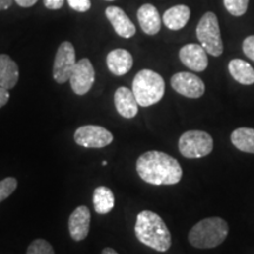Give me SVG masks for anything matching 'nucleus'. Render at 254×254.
Returning a JSON list of instances; mask_svg holds the SVG:
<instances>
[{"instance_id": "nucleus-1", "label": "nucleus", "mask_w": 254, "mask_h": 254, "mask_svg": "<svg viewBox=\"0 0 254 254\" xmlns=\"http://www.w3.org/2000/svg\"><path fill=\"white\" fill-rule=\"evenodd\" d=\"M136 172L144 182L151 185H176L183 177L179 161L159 151L141 154L136 160Z\"/></svg>"}, {"instance_id": "nucleus-2", "label": "nucleus", "mask_w": 254, "mask_h": 254, "mask_svg": "<svg viewBox=\"0 0 254 254\" xmlns=\"http://www.w3.org/2000/svg\"><path fill=\"white\" fill-rule=\"evenodd\" d=\"M135 237L140 243L158 252H166L172 245L170 230L160 215L152 211H142L136 215Z\"/></svg>"}, {"instance_id": "nucleus-3", "label": "nucleus", "mask_w": 254, "mask_h": 254, "mask_svg": "<svg viewBox=\"0 0 254 254\" xmlns=\"http://www.w3.org/2000/svg\"><path fill=\"white\" fill-rule=\"evenodd\" d=\"M228 234V224L219 217L200 220L190 228V244L195 249H214L222 244Z\"/></svg>"}, {"instance_id": "nucleus-4", "label": "nucleus", "mask_w": 254, "mask_h": 254, "mask_svg": "<svg viewBox=\"0 0 254 254\" xmlns=\"http://www.w3.org/2000/svg\"><path fill=\"white\" fill-rule=\"evenodd\" d=\"M132 91L139 106H152L163 99L165 81L159 73L147 68L141 69L133 79Z\"/></svg>"}, {"instance_id": "nucleus-5", "label": "nucleus", "mask_w": 254, "mask_h": 254, "mask_svg": "<svg viewBox=\"0 0 254 254\" xmlns=\"http://www.w3.org/2000/svg\"><path fill=\"white\" fill-rule=\"evenodd\" d=\"M196 38L200 45L204 47L208 55L213 57L222 55L224 44H222L218 17L213 12H206L200 19L196 26Z\"/></svg>"}, {"instance_id": "nucleus-6", "label": "nucleus", "mask_w": 254, "mask_h": 254, "mask_svg": "<svg viewBox=\"0 0 254 254\" xmlns=\"http://www.w3.org/2000/svg\"><path fill=\"white\" fill-rule=\"evenodd\" d=\"M178 147L185 158H204L213 150V138L204 131H187L180 136Z\"/></svg>"}, {"instance_id": "nucleus-7", "label": "nucleus", "mask_w": 254, "mask_h": 254, "mask_svg": "<svg viewBox=\"0 0 254 254\" xmlns=\"http://www.w3.org/2000/svg\"><path fill=\"white\" fill-rule=\"evenodd\" d=\"M75 64L77 60H75L74 46L69 41H64L60 44L56 53L55 64H53V79L58 84H65L69 80Z\"/></svg>"}, {"instance_id": "nucleus-8", "label": "nucleus", "mask_w": 254, "mask_h": 254, "mask_svg": "<svg viewBox=\"0 0 254 254\" xmlns=\"http://www.w3.org/2000/svg\"><path fill=\"white\" fill-rule=\"evenodd\" d=\"M74 141L86 148H103L113 141V134L103 126L85 125L75 131Z\"/></svg>"}, {"instance_id": "nucleus-9", "label": "nucleus", "mask_w": 254, "mask_h": 254, "mask_svg": "<svg viewBox=\"0 0 254 254\" xmlns=\"http://www.w3.org/2000/svg\"><path fill=\"white\" fill-rule=\"evenodd\" d=\"M94 79V67L90 59H80L75 64L71 77H69V84H71L72 91L77 95H85L93 86Z\"/></svg>"}, {"instance_id": "nucleus-10", "label": "nucleus", "mask_w": 254, "mask_h": 254, "mask_svg": "<svg viewBox=\"0 0 254 254\" xmlns=\"http://www.w3.org/2000/svg\"><path fill=\"white\" fill-rule=\"evenodd\" d=\"M171 86L177 93L190 99H198L205 93V84L198 75L190 72L176 73L171 78Z\"/></svg>"}, {"instance_id": "nucleus-11", "label": "nucleus", "mask_w": 254, "mask_h": 254, "mask_svg": "<svg viewBox=\"0 0 254 254\" xmlns=\"http://www.w3.org/2000/svg\"><path fill=\"white\" fill-rule=\"evenodd\" d=\"M179 58L186 67L194 72H202L207 68V52L199 44H187L183 46L179 51Z\"/></svg>"}, {"instance_id": "nucleus-12", "label": "nucleus", "mask_w": 254, "mask_h": 254, "mask_svg": "<svg viewBox=\"0 0 254 254\" xmlns=\"http://www.w3.org/2000/svg\"><path fill=\"white\" fill-rule=\"evenodd\" d=\"M91 212L86 206H79L72 212L68 219L69 236L73 240L81 241L86 239L90 232Z\"/></svg>"}, {"instance_id": "nucleus-13", "label": "nucleus", "mask_w": 254, "mask_h": 254, "mask_svg": "<svg viewBox=\"0 0 254 254\" xmlns=\"http://www.w3.org/2000/svg\"><path fill=\"white\" fill-rule=\"evenodd\" d=\"M105 14L119 37L128 39L134 36L136 32L135 25L132 23L131 19L128 18V15L125 13L123 8L118 6H110L105 11Z\"/></svg>"}, {"instance_id": "nucleus-14", "label": "nucleus", "mask_w": 254, "mask_h": 254, "mask_svg": "<svg viewBox=\"0 0 254 254\" xmlns=\"http://www.w3.org/2000/svg\"><path fill=\"white\" fill-rule=\"evenodd\" d=\"M114 105L120 116L126 119H132L138 114V101H136L133 91L125 86L117 88L114 93Z\"/></svg>"}, {"instance_id": "nucleus-15", "label": "nucleus", "mask_w": 254, "mask_h": 254, "mask_svg": "<svg viewBox=\"0 0 254 254\" xmlns=\"http://www.w3.org/2000/svg\"><path fill=\"white\" fill-rule=\"evenodd\" d=\"M139 25L144 33L148 36H155L160 32L161 18L158 9L152 4H144L136 12Z\"/></svg>"}, {"instance_id": "nucleus-16", "label": "nucleus", "mask_w": 254, "mask_h": 254, "mask_svg": "<svg viewBox=\"0 0 254 254\" xmlns=\"http://www.w3.org/2000/svg\"><path fill=\"white\" fill-rule=\"evenodd\" d=\"M107 68L114 75H125L131 71L133 66V57L127 50L116 49L107 55L106 58Z\"/></svg>"}, {"instance_id": "nucleus-17", "label": "nucleus", "mask_w": 254, "mask_h": 254, "mask_svg": "<svg viewBox=\"0 0 254 254\" xmlns=\"http://www.w3.org/2000/svg\"><path fill=\"white\" fill-rule=\"evenodd\" d=\"M190 17V9L186 5H176L165 11L163 15V23L168 30L179 31L189 23Z\"/></svg>"}, {"instance_id": "nucleus-18", "label": "nucleus", "mask_w": 254, "mask_h": 254, "mask_svg": "<svg viewBox=\"0 0 254 254\" xmlns=\"http://www.w3.org/2000/svg\"><path fill=\"white\" fill-rule=\"evenodd\" d=\"M19 80L17 63L7 55H0V87L11 90Z\"/></svg>"}, {"instance_id": "nucleus-19", "label": "nucleus", "mask_w": 254, "mask_h": 254, "mask_svg": "<svg viewBox=\"0 0 254 254\" xmlns=\"http://www.w3.org/2000/svg\"><path fill=\"white\" fill-rule=\"evenodd\" d=\"M228 71L234 80L241 85L254 84V68L245 60L232 59L228 64Z\"/></svg>"}, {"instance_id": "nucleus-20", "label": "nucleus", "mask_w": 254, "mask_h": 254, "mask_svg": "<svg viewBox=\"0 0 254 254\" xmlns=\"http://www.w3.org/2000/svg\"><path fill=\"white\" fill-rule=\"evenodd\" d=\"M116 204L113 192L109 187L99 186L93 192V206L98 214H107L112 211Z\"/></svg>"}, {"instance_id": "nucleus-21", "label": "nucleus", "mask_w": 254, "mask_h": 254, "mask_svg": "<svg viewBox=\"0 0 254 254\" xmlns=\"http://www.w3.org/2000/svg\"><path fill=\"white\" fill-rule=\"evenodd\" d=\"M231 141L238 150L254 154V128L239 127L231 134Z\"/></svg>"}, {"instance_id": "nucleus-22", "label": "nucleus", "mask_w": 254, "mask_h": 254, "mask_svg": "<svg viewBox=\"0 0 254 254\" xmlns=\"http://www.w3.org/2000/svg\"><path fill=\"white\" fill-rule=\"evenodd\" d=\"M250 0H224L225 8L234 17H241L246 13Z\"/></svg>"}, {"instance_id": "nucleus-23", "label": "nucleus", "mask_w": 254, "mask_h": 254, "mask_svg": "<svg viewBox=\"0 0 254 254\" xmlns=\"http://www.w3.org/2000/svg\"><path fill=\"white\" fill-rule=\"evenodd\" d=\"M26 254H55V250L47 240L36 239L28 246Z\"/></svg>"}, {"instance_id": "nucleus-24", "label": "nucleus", "mask_w": 254, "mask_h": 254, "mask_svg": "<svg viewBox=\"0 0 254 254\" xmlns=\"http://www.w3.org/2000/svg\"><path fill=\"white\" fill-rule=\"evenodd\" d=\"M18 186V182L15 178L8 177L0 182V202L7 199L14 192Z\"/></svg>"}, {"instance_id": "nucleus-25", "label": "nucleus", "mask_w": 254, "mask_h": 254, "mask_svg": "<svg viewBox=\"0 0 254 254\" xmlns=\"http://www.w3.org/2000/svg\"><path fill=\"white\" fill-rule=\"evenodd\" d=\"M67 2L72 9L77 12H81V13L87 12L92 6L91 0H67Z\"/></svg>"}, {"instance_id": "nucleus-26", "label": "nucleus", "mask_w": 254, "mask_h": 254, "mask_svg": "<svg viewBox=\"0 0 254 254\" xmlns=\"http://www.w3.org/2000/svg\"><path fill=\"white\" fill-rule=\"evenodd\" d=\"M243 51L246 57L254 62V36L247 37L243 43Z\"/></svg>"}, {"instance_id": "nucleus-27", "label": "nucleus", "mask_w": 254, "mask_h": 254, "mask_svg": "<svg viewBox=\"0 0 254 254\" xmlns=\"http://www.w3.org/2000/svg\"><path fill=\"white\" fill-rule=\"evenodd\" d=\"M64 1L65 0H44V5L47 9H52V11H56V9H60L63 7Z\"/></svg>"}, {"instance_id": "nucleus-28", "label": "nucleus", "mask_w": 254, "mask_h": 254, "mask_svg": "<svg viewBox=\"0 0 254 254\" xmlns=\"http://www.w3.org/2000/svg\"><path fill=\"white\" fill-rule=\"evenodd\" d=\"M9 100V93L8 90H6L4 87H0V109L4 107Z\"/></svg>"}, {"instance_id": "nucleus-29", "label": "nucleus", "mask_w": 254, "mask_h": 254, "mask_svg": "<svg viewBox=\"0 0 254 254\" xmlns=\"http://www.w3.org/2000/svg\"><path fill=\"white\" fill-rule=\"evenodd\" d=\"M15 2L21 7H32L37 4L38 0H15Z\"/></svg>"}, {"instance_id": "nucleus-30", "label": "nucleus", "mask_w": 254, "mask_h": 254, "mask_svg": "<svg viewBox=\"0 0 254 254\" xmlns=\"http://www.w3.org/2000/svg\"><path fill=\"white\" fill-rule=\"evenodd\" d=\"M13 4V0H0V11H5Z\"/></svg>"}, {"instance_id": "nucleus-31", "label": "nucleus", "mask_w": 254, "mask_h": 254, "mask_svg": "<svg viewBox=\"0 0 254 254\" xmlns=\"http://www.w3.org/2000/svg\"><path fill=\"white\" fill-rule=\"evenodd\" d=\"M101 254H118V253H117L113 249H111V247H106V249L103 250Z\"/></svg>"}, {"instance_id": "nucleus-32", "label": "nucleus", "mask_w": 254, "mask_h": 254, "mask_svg": "<svg viewBox=\"0 0 254 254\" xmlns=\"http://www.w3.org/2000/svg\"><path fill=\"white\" fill-rule=\"evenodd\" d=\"M106 1H114V0H106Z\"/></svg>"}]
</instances>
